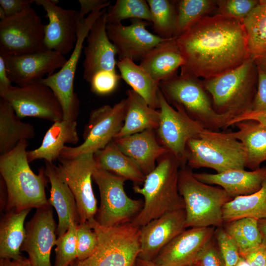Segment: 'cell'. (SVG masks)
Returning <instances> with one entry per match:
<instances>
[{"label":"cell","mask_w":266,"mask_h":266,"mask_svg":"<svg viewBox=\"0 0 266 266\" xmlns=\"http://www.w3.org/2000/svg\"><path fill=\"white\" fill-rule=\"evenodd\" d=\"M0 266H33L28 258L21 256L13 260L8 258L0 259Z\"/></svg>","instance_id":"f5cc1de1"},{"label":"cell","mask_w":266,"mask_h":266,"mask_svg":"<svg viewBox=\"0 0 266 266\" xmlns=\"http://www.w3.org/2000/svg\"><path fill=\"white\" fill-rule=\"evenodd\" d=\"M20 118L35 117L55 122L63 120L62 108L53 91L40 80L13 86L0 93Z\"/></svg>","instance_id":"9a60e30c"},{"label":"cell","mask_w":266,"mask_h":266,"mask_svg":"<svg viewBox=\"0 0 266 266\" xmlns=\"http://www.w3.org/2000/svg\"><path fill=\"white\" fill-rule=\"evenodd\" d=\"M224 224L223 228L237 244L240 256L263 242L258 219L246 217Z\"/></svg>","instance_id":"8d00e7d4"},{"label":"cell","mask_w":266,"mask_h":266,"mask_svg":"<svg viewBox=\"0 0 266 266\" xmlns=\"http://www.w3.org/2000/svg\"><path fill=\"white\" fill-rule=\"evenodd\" d=\"M178 190L184 203L186 228L222 226L223 206L233 199L223 189L200 181L186 166L179 170Z\"/></svg>","instance_id":"8992f818"},{"label":"cell","mask_w":266,"mask_h":266,"mask_svg":"<svg viewBox=\"0 0 266 266\" xmlns=\"http://www.w3.org/2000/svg\"><path fill=\"white\" fill-rule=\"evenodd\" d=\"M242 23L249 57L256 60L266 55V0H260Z\"/></svg>","instance_id":"e575fe53"},{"label":"cell","mask_w":266,"mask_h":266,"mask_svg":"<svg viewBox=\"0 0 266 266\" xmlns=\"http://www.w3.org/2000/svg\"><path fill=\"white\" fill-rule=\"evenodd\" d=\"M11 82L7 74L4 60L0 56V93L11 88L13 87Z\"/></svg>","instance_id":"816d5d0a"},{"label":"cell","mask_w":266,"mask_h":266,"mask_svg":"<svg viewBox=\"0 0 266 266\" xmlns=\"http://www.w3.org/2000/svg\"><path fill=\"white\" fill-rule=\"evenodd\" d=\"M250 266H266V244L263 241L258 246L240 255Z\"/></svg>","instance_id":"7dc6e473"},{"label":"cell","mask_w":266,"mask_h":266,"mask_svg":"<svg viewBox=\"0 0 266 266\" xmlns=\"http://www.w3.org/2000/svg\"><path fill=\"white\" fill-rule=\"evenodd\" d=\"M194 175L203 183L221 186L233 199L259 190L266 179V166L252 171L233 169L215 174L194 173Z\"/></svg>","instance_id":"cb8c5ba5"},{"label":"cell","mask_w":266,"mask_h":266,"mask_svg":"<svg viewBox=\"0 0 266 266\" xmlns=\"http://www.w3.org/2000/svg\"><path fill=\"white\" fill-rule=\"evenodd\" d=\"M215 238L226 266H234L240 259L239 249L234 240L222 227H217Z\"/></svg>","instance_id":"7bdbcfd3"},{"label":"cell","mask_w":266,"mask_h":266,"mask_svg":"<svg viewBox=\"0 0 266 266\" xmlns=\"http://www.w3.org/2000/svg\"><path fill=\"white\" fill-rule=\"evenodd\" d=\"M135 266H159L153 261H148L137 258Z\"/></svg>","instance_id":"11a10c76"},{"label":"cell","mask_w":266,"mask_h":266,"mask_svg":"<svg viewBox=\"0 0 266 266\" xmlns=\"http://www.w3.org/2000/svg\"><path fill=\"white\" fill-rule=\"evenodd\" d=\"M126 109L125 99L113 106L104 105L92 111L84 128L83 142L75 147L66 145L60 158L72 159L85 154H94L104 148L122 127Z\"/></svg>","instance_id":"8fae6325"},{"label":"cell","mask_w":266,"mask_h":266,"mask_svg":"<svg viewBox=\"0 0 266 266\" xmlns=\"http://www.w3.org/2000/svg\"><path fill=\"white\" fill-rule=\"evenodd\" d=\"M92 179L99 190L100 204L95 219L100 226L112 227L130 223L142 209V200L127 195L124 178L96 166Z\"/></svg>","instance_id":"9c48e42d"},{"label":"cell","mask_w":266,"mask_h":266,"mask_svg":"<svg viewBox=\"0 0 266 266\" xmlns=\"http://www.w3.org/2000/svg\"><path fill=\"white\" fill-rule=\"evenodd\" d=\"M80 10L78 11V19L81 21L84 19V16L91 13L97 8L101 6H110V1L107 0H79Z\"/></svg>","instance_id":"681fc988"},{"label":"cell","mask_w":266,"mask_h":266,"mask_svg":"<svg viewBox=\"0 0 266 266\" xmlns=\"http://www.w3.org/2000/svg\"><path fill=\"white\" fill-rule=\"evenodd\" d=\"M140 61L139 65L159 82L177 75L184 63L175 37L160 43Z\"/></svg>","instance_id":"484cf974"},{"label":"cell","mask_w":266,"mask_h":266,"mask_svg":"<svg viewBox=\"0 0 266 266\" xmlns=\"http://www.w3.org/2000/svg\"><path fill=\"white\" fill-rule=\"evenodd\" d=\"M88 222L96 232L98 245L83 260L76 259L68 266H134L140 252V228L131 222L105 227L95 218Z\"/></svg>","instance_id":"ba28073f"},{"label":"cell","mask_w":266,"mask_h":266,"mask_svg":"<svg viewBox=\"0 0 266 266\" xmlns=\"http://www.w3.org/2000/svg\"><path fill=\"white\" fill-rule=\"evenodd\" d=\"M215 227L185 230L166 245L153 261L159 266H191L213 237Z\"/></svg>","instance_id":"44dd1931"},{"label":"cell","mask_w":266,"mask_h":266,"mask_svg":"<svg viewBox=\"0 0 266 266\" xmlns=\"http://www.w3.org/2000/svg\"><path fill=\"white\" fill-rule=\"evenodd\" d=\"M256 64L266 73V55L255 60Z\"/></svg>","instance_id":"9f6ffc18"},{"label":"cell","mask_w":266,"mask_h":266,"mask_svg":"<svg viewBox=\"0 0 266 266\" xmlns=\"http://www.w3.org/2000/svg\"><path fill=\"white\" fill-rule=\"evenodd\" d=\"M258 225L263 241L266 244V219L258 220Z\"/></svg>","instance_id":"db71d44e"},{"label":"cell","mask_w":266,"mask_h":266,"mask_svg":"<svg viewBox=\"0 0 266 266\" xmlns=\"http://www.w3.org/2000/svg\"><path fill=\"white\" fill-rule=\"evenodd\" d=\"M238 128L232 135L243 144L246 153V167L255 170L266 161V126L247 120L234 124Z\"/></svg>","instance_id":"f1b7e54d"},{"label":"cell","mask_w":266,"mask_h":266,"mask_svg":"<svg viewBox=\"0 0 266 266\" xmlns=\"http://www.w3.org/2000/svg\"><path fill=\"white\" fill-rule=\"evenodd\" d=\"M181 165L167 151L157 160L155 168L145 176L143 186L134 185L133 190L144 198L143 206L131 223L141 227L150 221L172 211L184 209L178 190Z\"/></svg>","instance_id":"3957f363"},{"label":"cell","mask_w":266,"mask_h":266,"mask_svg":"<svg viewBox=\"0 0 266 266\" xmlns=\"http://www.w3.org/2000/svg\"><path fill=\"white\" fill-rule=\"evenodd\" d=\"M46 12L49 23L45 26L44 45L46 50L64 56L73 50L77 39L78 11L57 5V0H36Z\"/></svg>","instance_id":"e0dca14e"},{"label":"cell","mask_w":266,"mask_h":266,"mask_svg":"<svg viewBox=\"0 0 266 266\" xmlns=\"http://www.w3.org/2000/svg\"><path fill=\"white\" fill-rule=\"evenodd\" d=\"M258 70L257 90L251 111H266V73L258 66Z\"/></svg>","instance_id":"bcb514c9"},{"label":"cell","mask_w":266,"mask_h":266,"mask_svg":"<svg viewBox=\"0 0 266 266\" xmlns=\"http://www.w3.org/2000/svg\"><path fill=\"white\" fill-rule=\"evenodd\" d=\"M76 121L62 120L55 122L46 132L39 147L27 151L29 163L43 159L50 164L60 158L66 143L76 144L79 140Z\"/></svg>","instance_id":"4316f807"},{"label":"cell","mask_w":266,"mask_h":266,"mask_svg":"<svg viewBox=\"0 0 266 266\" xmlns=\"http://www.w3.org/2000/svg\"><path fill=\"white\" fill-rule=\"evenodd\" d=\"M216 0H177L175 37H177L202 18L216 10Z\"/></svg>","instance_id":"74e56055"},{"label":"cell","mask_w":266,"mask_h":266,"mask_svg":"<svg viewBox=\"0 0 266 266\" xmlns=\"http://www.w3.org/2000/svg\"><path fill=\"white\" fill-rule=\"evenodd\" d=\"M34 1L33 0H0V6L4 10L6 17H10L21 12Z\"/></svg>","instance_id":"c3c4849f"},{"label":"cell","mask_w":266,"mask_h":266,"mask_svg":"<svg viewBox=\"0 0 266 266\" xmlns=\"http://www.w3.org/2000/svg\"><path fill=\"white\" fill-rule=\"evenodd\" d=\"M6 17V15H5V12L4 11V10L3 9V8L0 6V18L1 20H3L4 19V18H5Z\"/></svg>","instance_id":"680465c9"},{"label":"cell","mask_w":266,"mask_h":266,"mask_svg":"<svg viewBox=\"0 0 266 266\" xmlns=\"http://www.w3.org/2000/svg\"><path fill=\"white\" fill-rule=\"evenodd\" d=\"M4 60L8 76L18 86L44 78L61 68L67 61L64 55L52 50L21 55H0Z\"/></svg>","instance_id":"ac0fdd59"},{"label":"cell","mask_w":266,"mask_h":266,"mask_svg":"<svg viewBox=\"0 0 266 266\" xmlns=\"http://www.w3.org/2000/svg\"><path fill=\"white\" fill-rule=\"evenodd\" d=\"M247 120L256 121L266 126V111H251L231 121L228 124V127L233 126L239 122Z\"/></svg>","instance_id":"f907efd6"},{"label":"cell","mask_w":266,"mask_h":266,"mask_svg":"<svg viewBox=\"0 0 266 266\" xmlns=\"http://www.w3.org/2000/svg\"><path fill=\"white\" fill-rule=\"evenodd\" d=\"M127 19H137L151 22V15L147 0H117L107 10V24L120 23Z\"/></svg>","instance_id":"f35d334b"},{"label":"cell","mask_w":266,"mask_h":266,"mask_svg":"<svg viewBox=\"0 0 266 266\" xmlns=\"http://www.w3.org/2000/svg\"><path fill=\"white\" fill-rule=\"evenodd\" d=\"M160 121L155 130L157 139L179 162L181 167L187 166L186 146L187 141L199 137L205 129L180 108L170 105L159 90Z\"/></svg>","instance_id":"4fadbf2b"},{"label":"cell","mask_w":266,"mask_h":266,"mask_svg":"<svg viewBox=\"0 0 266 266\" xmlns=\"http://www.w3.org/2000/svg\"><path fill=\"white\" fill-rule=\"evenodd\" d=\"M147 2L156 34L164 39L175 37L177 0H147Z\"/></svg>","instance_id":"d590c367"},{"label":"cell","mask_w":266,"mask_h":266,"mask_svg":"<svg viewBox=\"0 0 266 266\" xmlns=\"http://www.w3.org/2000/svg\"><path fill=\"white\" fill-rule=\"evenodd\" d=\"M56 229L50 204L36 208L25 224L26 235L20 251L28 254L33 266H52L50 255L57 240Z\"/></svg>","instance_id":"2e32d148"},{"label":"cell","mask_w":266,"mask_h":266,"mask_svg":"<svg viewBox=\"0 0 266 266\" xmlns=\"http://www.w3.org/2000/svg\"><path fill=\"white\" fill-rule=\"evenodd\" d=\"M27 140H21L10 152L0 156V178L6 191L5 210L21 211L50 205L45 187L48 179L45 167L35 174L29 165Z\"/></svg>","instance_id":"7a4b0ae2"},{"label":"cell","mask_w":266,"mask_h":266,"mask_svg":"<svg viewBox=\"0 0 266 266\" xmlns=\"http://www.w3.org/2000/svg\"></svg>","instance_id":"94428289"},{"label":"cell","mask_w":266,"mask_h":266,"mask_svg":"<svg viewBox=\"0 0 266 266\" xmlns=\"http://www.w3.org/2000/svg\"><path fill=\"white\" fill-rule=\"evenodd\" d=\"M106 16L107 9L104 8L93 24L86 38L83 77L89 83L93 76L100 71H116L115 56L118 55V50L108 38Z\"/></svg>","instance_id":"ffe728a7"},{"label":"cell","mask_w":266,"mask_h":266,"mask_svg":"<svg viewBox=\"0 0 266 266\" xmlns=\"http://www.w3.org/2000/svg\"><path fill=\"white\" fill-rule=\"evenodd\" d=\"M31 209L7 211L0 222V257L15 260L26 235L25 220Z\"/></svg>","instance_id":"1f68e13d"},{"label":"cell","mask_w":266,"mask_h":266,"mask_svg":"<svg viewBox=\"0 0 266 266\" xmlns=\"http://www.w3.org/2000/svg\"><path fill=\"white\" fill-rule=\"evenodd\" d=\"M194 265L196 266H226L214 236L200 252Z\"/></svg>","instance_id":"f6af8a7d"},{"label":"cell","mask_w":266,"mask_h":266,"mask_svg":"<svg viewBox=\"0 0 266 266\" xmlns=\"http://www.w3.org/2000/svg\"><path fill=\"white\" fill-rule=\"evenodd\" d=\"M234 266H250L248 262L243 258L240 257V259Z\"/></svg>","instance_id":"6f0895ef"},{"label":"cell","mask_w":266,"mask_h":266,"mask_svg":"<svg viewBox=\"0 0 266 266\" xmlns=\"http://www.w3.org/2000/svg\"><path fill=\"white\" fill-rule=\"evenodd\" d=\"M107 6H100L79 21L77 26V39L73 51L65 65L57 72L40 81L54 92L62 108L63 119L76 121L80 102L74 92V80L83 43L94 22Z\"/></svg>","instance_id":"30bf717a"},{"label":"cell","mask_w":266,"mask_h":266,"mask_svg":"<svg viewBox=\"0 0 266 266\" xmlns=\"http://www.w3.org/2000/svg\"><path fill=\"white\" fill-rule=\"evenodd\" d=\"M77 259L83 260L91 255L98 245V236L88 221L76 226Z\"/></svg>","instance_id":"b9f144b4"},{"label":"cell","mask_w":266,"mask_h":266,"mask_svg":"<svg viewBox=\"0 0 266 266\" xmlns=\"http://www.w3.org/2000/svg\"><path fill=\"white\" fill-rule=\"evenodd\" d=\"M35 135L33 126L22 121L11 105L0 98V156L11 151L21 140Z\"/></svg>","instance_id":"4dcf8cb0"},{"label":"cell","mask_w":266,"mask_h":266,"mask_svg":"<svg viewBox=\"0 0 266 266\" xmlns=\"http://www.w3.org/2000/svg\"><path fill=\"white\" fill-rule=\"evenodd\" d=\"M195 266V265H192V266Z\"/></svg>","instance_id":"91938a15"},{"label":"cell","mask_w":266,"mask_h":266,"mask_svg":"<svg viewBox=\"0 0 266 266\" xmlns=\"http://www.w3.org/2000/svg\"><path fill=\"white\" fill-rule=\"evenodd\" d=\"M45 26L31 6L0 21V55H21L46 50Z\"/></svg>","instance_id":"7c38bea8"},{"label":"cell","mask_w":266,"mask_h":266,"mask_svg":"<svg viewBox=\"0 0 266 266\" xmlns=\"http://www.w3.org/2000/svg\"></svg>","instance_id":"be15d7a7"},{"label":"cell","mask_w":266,"mask_h":266,"mask_svg":"<svg viewBox=\"0 0 266 266\" xmlns=\"http://www.w3.org/2000/svg\"><path fill=\"white\" fill-rule=\"evenodd\" d=\"M45 173L51 184L49 203L58 214L56 234L59 237L67 231L70 221L79 223L77 207L72 192L57 172L55 165L45 162Z\"/></svg>","instance_id":"d4e9b609"},{"label":"cell","mask_w":266,"mask_h":266,"mask_svg":"<svg viewBox=\"0 0 266 266\" xmlns=\"http://www.w3.org/2000/svg\"><path fill=\"white\" fill-rule=\"evenodd\" d=\"M176 41L184 60L180 75L208 79L238 67L250 58L242 22L228 16H205Z\"/></svg>","instance_id":"6da1fadb"},{"label":"cell","mask_w":266,"mask_h":266,"mask_svg":"<svg viewBox=\"0 0 266 266\" xmlns=\"http://www.w3.org/2000/svg\"><path fill=\"white\" fill-rule=\"evenodd\" d=\"M116 66L121 78L132 88V90L139 95L151 107L159 109L160 82L132 60H119Z\"/></svg>","instance_id":"d6a6232c"},{"label":"cell","mask_w":266,"mask_h":266,"mask_svg":"<svg viewBox=\"0 0 266 266\" xmlns=\"http://www.w3.org/2000/svg\"><path fill=\"white\" fill-rule=\"evenodd\" d=\"M159 88L170 105L181 109L205 129L219 132L228 127L231 119L215 111L211 97L199 78L177 74L160 81Z\"/></svg>","instance_id":"5b68a950"},{"label":"cell","mask_w":266,"mask_h":266,"mask_svg":"<svg viewBox=\"0 0 266 266\" xmlns=\"http://www.w3.org/2000/svg\"><path fill=\"white\" fill-rule=\"evenodd\" d=\"M186 152L187 166L192 169L207 167L221 173L246 167L244 147L230 131L204 129L199 137L187 141Z\"/></svg>","instance_id":"52a82bcc"},{"label":"cell","mask_w":266,"mask_h":266,"mask_svg":"<svg viewBox=\"0 0 266 266\" xmlns=\"http://www.w3.org/2000/svg\"><path fill=\"white\" fill-rule=\"evenodd\" d=\"M186 229L184 209L167 212L140 228L138 258L153 261L160 251Z\"/></svg>","instance_id":"7402d4cb"},{"label":"cell","mask_w":266,"mask_h":266,"mask_svg":"<svg viewBox=\"0 0 266 266\" xmlns=\"http://www.w3.org/2000/svg\"><path fill=\"white\" fill-rule=\"evenodd\" d=\"M121 78L116 70L100 71L93 76L90 82L91 90L97 95H108L116 89Z\"/></svg>","instance_id":"ee69618b"},{"label":"cell","mask_w":266,"mask_h":266,"mask_svg":"<svg viewBox=\"0 0 266 266\" xmlns=\"http://www.w3.org/2000/svg\"><path fill=\"white\" fill-rule=\"evenodd\" d=\"M131 24H107L106 31L110 40L118 50L119 60H141L152 48L166 40L149 32L148 22L131 19Z\"/></svg>","instance_id":"d6986e66"},{"label":"cell","mask_w":266,"mask_h":266,"mask_svg":"<svg viewBox=\"0 0 266 266\" xmlns=\"http://www.w3.org/2000/svg\"><path fill=\"white\" fill-rule=\"evenodd\" d=\"M113 140L145 176L154 170L158 159L167 151L159 142L153 129Z\"/></svg>","instance_id":"603a6c76"},{"label":"cell","mask_w":266,"mask_h":266,"mask_svg":"<svg viewBox=\"0 0 266 266\" xmlns=\"http://www.w3.org/2000/svg\"><path fill=\"white\" fill-rule=\"evenodd\" d=\"M260 0H216V13L242 21L259 3Z\"/></svg>","instance_id":"60d3db41"},{"label":"cell","mask_w":266,"mask_h":266,"mask_svg":"<svg viewBox=\"0 0 266 266\" xmlns=\"http://www.w3.org/2000/svg\"><path fill=\"white\" fill-rule=\"evenodd\" d=\"M126 95L124 124L115 138L129 136L146 130H156L160 121L159 110L151 107L139 95L132 89L128 90Z\"/></svg>","instance_id":"83f0119b"},{"label":"cell","mask_w":266,"mask_h":266,"mask_svg":"<svg viewBox=\"0 0 266 266\" xmlns=\"http://www.w3.org/2000/svg\"><path fill=\"white\" fill-rule=\"evenodd\" d=\"M94 155L97 167L131 181L134 185L143 183L144 174L136 164L122 151L114 140Z\"/></svg>","instance_id":"f546056e"},{"label":"cell","mask_w":266,"mask_h":266,"mask_svg":"<svg viewBox=\"0 0 266 266\" xmlns=\"http://www.w3.org/2000/svg\"><path fill=\"white\" fill-rule=\"evenodd\" d=\"M55 165L56 170L67 185L75 199L79 223L95 218L98 206L92 181L96 164L93 154L72 159H61Z\"/></svg>","instance_id":"5bb4252c"},{"label":"cell","mask_w":266,"mask_h":266,"mask_svg":"<svg viewBox=\"0 0 266 266\" xmlns=\"http://www.w3.org/2000/svg\"></svg>","instance_id":"6125c7cd"},{"label":"cell","mask_w":266,"mask_h":266,"mask_svg":"<svg viewBox=\"0 0 266 266\" xmlns=\"http://www.w3.org/2000/svg\"><path fill=\"white\" fill-rule=\"evenodd\" d=\"M222 214L224 223L246 217L266 219V179L257 192L227 202L223 206Z\"/></svg>","instance_id":"836d02e7"},{"label":"cell","mask_w":266,"mask_h":266,"mask_svg":"<svg viewBox=\"0 0 266 266\" xmlns=\"http://www.w3.org/2000/svg\"><path fill=\"white\" fill-rule=\"evenodd\" d=\"M258 80L257 65L249 58L232 70L202 80L215 111L232 121L251 111Z\"/></svg>","instance_id":"277c9868"},{"label":"cell","mask_w":266,"mask_h":266,"mask_svg":"<svg viewBox=\"0 0 266 266\" xmlns=\"http://www.w3.org/2000/svg\"><path fill=\"white\" fill-rule=\"evenodd\" d=\"M70 221L67 231L58 237L56 242V260L54 266H65L69 265L77 258V242L76 226Z\"/></svg>","instance_id":"ab89813d"}]
</instances>
